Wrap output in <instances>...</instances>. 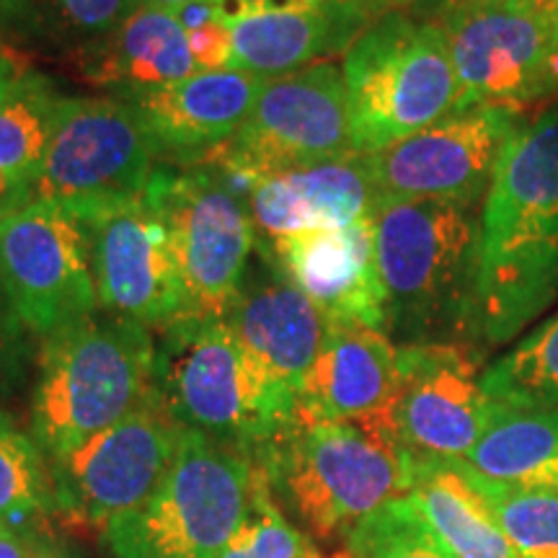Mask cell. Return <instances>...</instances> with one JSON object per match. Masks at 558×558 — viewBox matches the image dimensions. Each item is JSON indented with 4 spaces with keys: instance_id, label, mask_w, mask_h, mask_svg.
<instances>
[{
    "instance_id": "6",
    "label": "cell",
    "mask_w": 558,
    "mask_h": 558,
    "mask_svg": "<svg viewBox=\"0 0 558 558\" xmlns=\"http://www.w3.org/2000/svg\"><path fill=\"white\" fill-rule=\"evenodd\" d=\"M248 450L181 429L169 473L148 501L104 530L114 558H218L251 505Z\"/></svg>"
},
{
    "instance_id": "2",
    "label": "cell",
    "mask_w": 558,
    "mask_h": 558,
    "mask_svg": "<svg viewBox=\"0 0 558 558\" xmlns=\"http://www.w3.org/2000/svg\"><path fill=\"white\" fill-rule=\"evenodd\" d=\"M156 399V337L148 326L96 311L39 347L34 439L58 460Z\"/></svg>"
},
{
    "instance_id": "27",
    "label": "cell",
    "mask_w": 558,
    "mask_h": 558,
    "mask_svg": "<svg viewBox=\"0 0 558 558\" xmlns=\"http://www.w3.org/2000/svg\"><path fill=\"white\" fill-rule=\"evenodd\" d=\"M481 386L501 407L558 409V313L494 360Z\"/></svg>"
},
{
    "instance_id": "32",
    "label": "cell",
    "mask_w": 558,
    "mask_h": 558,
    "mask_svg": "<svg viewBox=\"0 0 558 558\" xmlns=\"http://www.w3.org/2000/svg\"><path fill=\"white\" fill-rule=\"evenodd\" d=\"M52 32L75 47L107 37L140 0H37Z\"/></svg>"
},
{
    "instance_id": "26",
    "label": "cell",
    "mask_w": 558,
    "mask_h": 558,
    "mask_svg": "<svg viewBox=\"0 0 558 558\" xmlns=\"http://www.w3.org/2000/svg\"><path fill=\"white\" fill-rule=\"evenodd\" d=\"M60 101L62 96L52 81L32 68L0 94V173L29 194L50 143Z\"/></svg>"
},
{
    "instance_id": "18",
    "label": "cell",
    "mask_w": 558,
    "mask_h": 558,
    "mask_svg": "<svg viewBox=\"0 0 558 558\" xmlns=\"http://www.w3.org/2000/svg\"><path fill=\"white\" fill-rule=\"evenodd\" d=\"M264 83V75L246 70H197L190 78L120 99L135 107L163 163L192 166L235 137Z\"/></svg>"
},
{
    "instance_id": "25",
    "label": "cell",
    "mask_w": 558,
    "mask_h": 558,
    "mask_svg": "<svg viewBox=\"0 0 558 558\" xmlns=\"http://www.w3.org/2000/svg\"><path fill=\"white\" fill-rule=\"evenodd\" d=\"M465 463L492 481L558 492V409L494 403Z\"/></svg>"
},
{
    "instance_id": "7",
    "label": "cell",
    "mask_w": 558,
    "mask_h": 558,
    "mask_svg": "<svg viewBox=\"0 0 558 558\" xmlns=\"http://www.w3.org/2000/svg\"><path fill=\"white\" fill-rule=\"evenodd\" d=\"M357 153H378L458 109V78L437 21L388 13L349 45L341 68Z\"/></svg>"
},
{
    "instance_id": "20",
    "label": "cell",
    "mask_w": 558,
    "mask_h": 558,
    "mask_svg": "<svg viewBox=\"0 0 558 558\" xmlns=\"http://www.w3.org/2000/svg\"><path fill=\"white\" fill-rule=\"evenodd\" d=\"M226 21L233 34L230 70H246L264 78L349 50L367 29L365 5L357 0H282Z\"/></svg>"
},
{
    "instance_id": "17",
    "label": "cell",
    "mask_w": 558,
    "mask_h": 558,
    "mask_svg": "<svg viewBox=\"0 0 558 558\" xmlns=\"http://www.w3.org/2000/svg\"><path fill=\"white\" fill-rule=\"evenodd\" d=\"M271 267L329 318L388 329V303L375 254L373 220L339 230H308L267 243Z\"/></svg>"
},
{
    "instance_id": "29",
    "label": "cell",
    "mask_w": 558,
    "mask_h": 558,
    "mask_svg": "<svg viewBox=\"0 0 558 558\" xmlns=\"http://www.w3.org/2000/svg\"><path fill=\"white\" fill-rule=\"evenodd\" d=\"M473 478L520 558H558L556 488L505 484L478 471H473Z\"/></svg>"
},
{
    "instance_id": "23",
    "label": "cell",
    "mask_w": 558,
    "mask_h": 558,
    "mask_svg": "<svg viewBox=\"0 0 558 558\" xmlns=\"http://www.w3.org/2000/svg\"><path fill=\"white\" fill-rule=\"evenodd\" d=\"M78 68L90 86L111 96L166 86L199 70L177 13L145 3H137L107 37L78 50Z\"/></svg>"
},
{
    "instance_id": "24",
    "label": "cell",
    "mask_w": 558,
    "mask_h": 558,
    "mask_svg": "<svg viewBox=\"0 0 558 558\" xmlns=\"http://www.w3.org/2000/svg\"><path fill=\"white\" fill-rule=\"evenodd\" d=\"M409 499L456 558H520L465 460L414 458Z\"/></svg>"
},
{
    "instance_id": "42",
    "label": "cell",
    "mask_w": 558,
    "mask_h": 558,
    "mask_svg": "<svg viewBox=\"0 0 558 558\" xmlns=\"http://www.w3.org/2000/svg\"><path fill=\"white\" fill-rule=\"evenodd\" d=\"M554 16H556V26H558V0H554Z\"/></svg>"
},
{
    "instance_id": "36",
    "label": "cell",
    "mask_w": 558,
    "mask_h": 558,
    "mask_svg": "<svg viewBox=\"0 0 558 558\" xmlns=\"http://www.w3.org/2000/svg\"><path fill=\"white\" fill-rule=\"evenodd\" d=\"M34 16V0H0V32L16 29Z\"/></svg>"
},
{
    "instance_id": "38",
    "label": "cell",
    "mask_w": 558,
    "mask_h": 558,
    "mask_svg": "<svg viewBox=\"0 0 558 558\" xmlns=\"http://www.w3.org/2000/svg\"><path fill=\"white\" fill-rule=\"evenodd\" d=\"M37 558H78V556H75V554H70L68 548H62V546H54V543H41V541H39Z\"/></svg>"
},
{
    "instance_id": "37",
    "label": "cell",
    "mask_w": 558,
    "mask_h": 558,
    "mask_svg": "<svg viewBox=\"0 0 558 558\" xmlns=\"http://www.w3.org/2000/svg\"><path fill=\"white\" fill-rule=\"evenodd\" d=\"M26 70L29 68H26L24 62L13 54L11 47L5 45L3 37H0V94H3V90H9L13 83H16L21 75L26 73Z\"/></svg>"
},
{
    "instance_id": "5",
    "label": "cell",
    "mask_w": 558,
    "mask_h": 558,
    "mask_svg": "<svg viewBox=\"0 0 558 558\" xmlns=\"http://www.w3.org/2000/svg\"><path fill=\"white\" fill-rule=\"evenodd\" d=\"M375 254L388 303V329L416 341L469 333L478 262L481 207L432 199H380Z\"/></svg>"
},
{
    "instance_id": "1",
    "label": "cell",
    "mask_w": 558,
    "mask_h": 558,
    "mask_svg": "<svg viewBox=\"0 0 558 558\" xmlns=\"http://www.w3.org/2000/svg\"><path fill=\"white\" fill-rule=\"evenodd\" d=\"M558 298V107L522 122L481 205L469 333L507 344Z\"/></svg>"
},
{
    "instance_id": "35",
    "label": "cell",
    "mask_w": 558,
    "mask_h": 558,
    "mask_svg": "<svg viewBox=\"0 0 558 558\" xmlns=\"http://www.w3.org/2000/svg\"><path fill=\"white\" fill-rule=\"evenodd\" d=\"M39 541L24 527L0 522V558H37Z\"/></svg>"
},
{
    "instance_id": "13",
    "label": "cell",
    "mask_w": 558,
    "mask_h": 558,
    "mask_svg": "<svg viewBox=\"0 0 558 558\" xmlns=\"http://www.w3.org/2000/svg\"><path fill=\"white\" fill-rule=\"evenodd\" d=\"M0 288L39 339L101 311L81 220L47 199L11 209L0 220Z\"/></svg>"
},
{
    "instance_id": "21",
    "label": "cell",
    "mask_w": 558,
    "mask_h": 558,
    "mask_svg": "<svg viewBox=\"0 0 558 558\" xmlns=\"http://www.w3.org/2000/svg\"><path fill=\"white\" fill-rule=\"evenodd\" d=\"M396 383L399 349L390 344L386 331L331 324L298 390L292 418L320 424L393 414Z\"/></svg>"
},
{
    "instance_id": "10",
    "label": "cell",
    "mask_w": 558,
    "mask_h": 558,
    "mask_svg": "<svg viewBox=\"0 0 558 558\" xmlns=\"http://www.w3.org/2000/svg\"><path fill=\"white\" fill-rule=\"evenodd\" d=\"M145 197L169 226L190 313L226 316L256 246L246 194L215 163H160Z\"/></svg>"
},
{
    "instance_id": "39",
    "label": "cell",
    "mask_w": 558,
    "mask_h": 558,
    "mask_svg": "<svg viewBox=\"0 0 558 558\" xmlns=\"http://www.w3.org/2000/svg\"><path fill=\"white\" fill-rule=\"evenodd\" d=\"M140 3L158 5V9H166V11H179V9H184V5H190L192 0H140Z\"/></svg>"
},
{
    "instance_id": "19",
    "label": "cell",
    "mask_w": 558,
    "mask_h": 558,
    "mask_svg": "<svg viewBox=\"0 0 558 558\" xmlns=\"http://www.w3.org/2000/svg\"><path fill=\"white\" fill-rule=\"evenodd\" d=\"M246 192L256 230L267 243L308 230H339L373 220L380 205L367 153L324 160L248 181Z\"/></svg>"
},
{
    "instance_id": "9",
    "label": "cell",
    "mask_w": 558,
    "mask_h": 558,
    "mask_svg": "<svg viewBox=\"0 0 558 558\" xmlns=\"http://www.w3.org/2000/svg\"><path fill=\"white\" fill-rule=\"evenodd\" d=\"M160 153L140 114L120 96H62L32 199L70 213L140 199Z\"/></svg>"
},
{
    "instance_id": "12",
    "label": "cell",
    "mask_w": 558,
    "mask_h": 558,
    "mask_svg": "<svg viewBox=\"0 0 558 558\" xmlns=\"http://www.w3.org/2000/svg\"><path fill=\"white\" fill-rule=\"evenodd\" d=\"M179 439L181 427L156 396L120 424L50 460L54 509L70 527L107 530L148 501L177 458Z\"/></svg>"
},
{
    "instance_id": "31",
    "label": "cell",
    "mask_w": 558,
    "mask_h": 558,
    "mask_svg": "<svg viewBox=\"0 0 558 558\" xmlns=\"http://www.w3.org/2000/svg\"><path fill=\"white\" fill-rule=\"evenodd\" d=\"M254 465L256 476L248 512L218 558H320L308 535L300 533L279 514V507L271 499L267 473L259 469L256 460Z\"/></svg>"
},
{
    "instance_id": "33",
    "label": "cell",
    "mask_w": 558,
    "mask_h": 558,
    "mask_svg": "<svg viewBox=\"0 0 558 558\" xmlns=\"http://www.w3.org/2000/svg\"><path fill=\"white\" fill-rule=\"evenodd\" d=\"M186 29L192 58L199 70H230L233 60V34L228 21L209 0H192L173 11Z\"/></svg>"
},
{
    "instance_id": "16",
    "label": "cell",
    "mask_w": 558,
    "mask_h": 558,
    "mask_svg": "<svg viewBox=\"0 0 558 558\" xmlns=\"http://www.w3.org/2000/svg\"><path fill=\"white\" fill-rule=\"evenodd\" d=\"M469 349L450 341L399 347L393 424L411 458L465 460L484 435L494 401Z\"/></svg>"
},
{
    "instance_id": "11",
    "label": "cell",
    "mask_w": 558,
    "mask_h": 558,
    "mask_svg": "<svg viewBox=\"0 0 558 558\" xmlns=\"http://www.w3.org/2000/svg\"><path fill=\"white\" fill-rule=\"evenodd\" d=\"M354 150L344 75L331 62H313L271 75L243 128L199 163H215L235 184L282 173ZM246 194V192H243Z\"/></svg>"
},
{
    "instance_id": "34",
    "label": "cell",
    "mask_w": 558,
    "mask_h": 558,
    "mask_svg": "<svg viewBox=\"0 0 558 558\" xmlns=\"http://www.w3.org/2000/svg\"><path fill=\"white\" fill-rule=\"evenodd\" d=\"M26 329L0 288V393L13 388L26 362Z\"/></svg>"
},
{
    "instance_id": "22",
    "label": "cell",
    "mask_w": 558,
    "mask_h": 558,
    "mask_svg": "<svg viewBox=\"0 0 558 558\" xmlns=\"http://www.w3.org/2000/svg\"><path fill=\"white\" fill-rule=\"evenodd\" d=\"M222 318L269 378L298 399L329 333V318L277 269L269 277L243 279Z\"/></svg>"
},
{
    "instance_id": "8",
    "label": "cell",
    "mask_w": 558,
    "mask_h": 558,
    "mask_svg": "<svg viewBox=\"0 0 558 558\" xmlns=\"http://www.w3.org/2000/svg\"><path fill=\"white\" fill-rule=\"evenodd\" d=\"M437 24L458 78V109L520 111L558 94L554 0H445Z\"/></svg>"
},
{
    "instance_id": "41",
    "label": "cell",
    "mask_w": 558,
    "mask_h": 558,
    "mask_svg": "<svg viewBox=\"0 0 558 558\" xmlns=\"http://www.w3.org/2000/svg\"><path fill=\"white\" fill-rule=\"evenodd\" d=\"M9 213H11V207H3V205H0V220H3L5 215H9Z\"/></svg>"
},
{
    "instance_id": "30",
    "label": "cell",
    "mask_w": 558,
    "mask_h": 558,
    "mask_svg": "<svg viewBox=\"0 0 558 558\" xmlns=\"http://www.w3.org/2000/svg\"><path fill=\"white\" fill-rule=\"evenodd\" d=\"M347 541L352 558H456L409 497L388 501Z\"/></svg>"
},
{
    "instance_id": "40",
    "label": "cell",
    "mask_w": 558,
    "mask_h": 558,
    "mask_svg": "<svg viewBox=\"0 0 558 558\" xmlns=\"http://www.w3.org/2000/svg\"><path fill=\"white\" fill-rule=\"evenodd\" d=\"M357 3H373V5H409L414 0H357Z\"/></svg>"
},
{
    "instance_id": "4",
    "label": "cell",
    "mask_w": 558,
    "mask_h": 558,
    "mask_svg": "<svg viewBox=\"0 0 558 558\" xmlns=\"http://www.w3.org/2000/svg\"><path fill=\"white\" fill-rule=\"evenodd\" d=\"M156 396L181 429L254 452L295 414V393L241 344L222 316L186 313L156 339Z\"/></svg>"
},
{
    "instance_id": "15",
    "label": "cell",
    "mask_w": 558,
    "mask_h": 558,
    "mask_svg": "<svg viewBox=\"0 0 558 558\" xmlns=\"http://www.w3.org/2000/svg\"><path fill=\"white\" fill-rule=\"evenodd\" d=\"M522 122L518 111L471 107L367 153L380 197L481 207L501 153Z\"/></svg>"
},
{
    "instance_id": "3",
    "label": "cell",
    "mask_w": 558,
    "mask_h": 558,
    "mask_svg": "<svg viewBox=\"0 0 558 558\" xmlns=\"http://www.w3.org/2000/svg\"><path fill=\"white\" fill-rule=\"evenodd\" d=\"M254 452L316 538H349L388 501L409 497L414 476L393 414L320 424L292 418Z\"/></svg>"
},
{
    "instance_id": "14",
    "label": "cell",
    "mask_w": 558,
    "mask_h": 558,
    "mask_svg": "<svg viewBox=\"0 0 558 558\" xmlns=\"http://www.w3.org/2000/svg\"><path fill=\"white\" fill-rule=\"evenodd\" d=\"M86 230L99 308L160 326L190 313L184 275L156 205L145 197L73 213Z\"/></svg>"
},
{
    "instance_id": "28",
    "label": "cell",
    "mask_w": 558,
    "mask_h": 558,
    "mask_svg": "<svg viewBox=\"0 0 558 558\" xmlns=\"http://www.w3.org/2000/svg\"><path fill=\"white\" fill-rule=\"evenodd\" d=\"M54 509L52 473L37 439L0 409V522L24 527Z\"/></svg>"
}]
</instances>
